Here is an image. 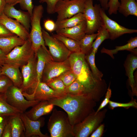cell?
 Here are the masks:
<instances>
[{"label":"cell","mask_w":137,"mask_h":137,"mask_svg":"<svg viewBox=\"0 0 137 137\" xmlns=\"http://www.w3.org/2000/svg\"><path fill=\"white\" fill-rule=\"evenodd\" d=\"M85 55L81 52L72 53L68 58L71 69L83 87L85 94L98 101L105 93L107 84L104 80H99L94 77Z\"/></svg>","instance_id":"1"},{"label":"cell","mask_w":137,"mask_h":137,"mask_svg":"<svg viewBox=\"0 0 137 137\" xmlns=\"http://www.w3.org/2000/svg\"><path fill=\"white\" fill-rule=\"evenodd\" d=\"M48 101L66 112L73 126L81 122L94 111V108L96 105V102L92 98L85 95L66 94L62 97Z\"/></svg>","instance_id":"2"},{"label":"cell","mask_w":137,"mask_h":137,"mask_svg":"<svg viewBox=\"0 0 137 137\" xmlns=\"http://www.w3.org/2000/svg\"><path fill=\"white\" fill-rule=\"evenodd\" d=\"M73 128L66 113L53 109L47 123L51 137H74Z\"/></svg>","instance_id":"3"},{"label":"cell","mask_w":137,"mask_h":137,"mask_svg":"<svg viewBox=\"0 0 137 137\" xmlns=\"http://www.w3.org/2000/svg\"><path fill=\"white\" fill-rule=\"evenodd\" d=\"M106 109L97 113L94 111L90 113L81 122L73 126L75 137H88L101 124L106 116Z\"/></svg>","instance_id":"4"},{"label":"cell","mask_w":137,"mask_h":137,"mask_svg":"<svg viewBox=\"0 0 137 137\" xmlns=\"http://www.w3.org/2000/svg\"><path fill=\"white\" fill-rule=\"evenodd\" d=\"M43 12L44 9L42 5L36 6L34 7L31 17V29L29 32V39L36 54L41 46L49 52L45 45L41 25V21L43 17Z\"/></svg>","instance_id":"5"},{"label":"cell","mask_w":137,"mask_h":137,"mask_svg":"<svg viewBox=\"0 0 137 137\" xmlns=\"http://www.w3.org/2000/svg\"><path fill=\"white\" fill-rule=\"evenodd\" d=\"M35 54L29 38L23 44L16 47L5 55V63L21 68L26 64Z\"/></svg>","instance_id":"6"},{"label":"cell","mask_w":137,"mask_h":137,"mask_svg":"<svg viewBox=\"0 0 137 137\" xmlns=\"http://www.w3.org/2000/svg\"><path fill=\"white\" fill-rule=\"evenodd\" d=\"M22 94L26 99L40 101H48L63 96L64 94L58 92L50 87L47 84L41 81L38 82L33 87Z\"/></svg>","instance_id":"7"},{"label":"cell","mask_w":137,"mask_h":137,"mask_svg":"<svg viewBox=\"0 0 137 137\" xmlns=\"http://www.w3.org/2000/svg\"><path fill=\"white\" fill-rule=\"evenodd\" d=\"M99 4L93 5V0H86L83 14L86 25L87 34L95 33L102 25Z\"/></svg>","instance_id":"8"},{"label":"cell","mask_w":137,"mask_h":137,"mask_svg":"<svg viewBox=\"0 0 137 137\" xmlns=\"http://www.w3.org/2000/svg\"><path fill=\"white\" fill-rule=\"evenodd\" d=\"M42 32L45 45L48 47L53 60L61 62L67 59L72 53L63 43L52 36H50L43 29Z\"/></svg>","instance_id":"9"},{"label":"cell","mask_w":137,"mask_h":137,"mask_svg":"<svg viewBox=\"0 0 137 137\" xmlns=\"http://www.w3.org/2000/svg\"><path fill=\"white\" fill-rule=\"evenodd\" d=\"M86 0H61L56 4L54 13L57 14V20L70 18L83 13Z\"/></svg>","instance_id":"10"},{"label":"cell","mask_w":137,"mask_h":137,"mask_svg":"<svg viewBox=\"0 0 137 137\" xmlns=\"http://www.w3.org/2000/svg\"><path fill=\"white\" fill-rule=\"evenodd\" d=\"M6 99L11 106L21 113H24L27 109L39 103L38 100L31 101L25 98L22 89L13 85L5 93Z\"/></svg>","instance_id":"11"},{"label":"cell","mask_w":137,"mask_h":137,"mask_svg":"<svg viewBox=\"0 0 137 137\" xmlns=\"http://www.w3.org/2000/svg\"><path fill=\"white\" fill-rule=\"evenodd\" d=\"M37 57L35 54L21 68L23 82L21 89L26 91L38 82L37 70Z\"/></svg>","instance_id":"12"},{"label":"cell","mask_w":137,"mask_h":137,"mask_svg":"<svg viewBox=\"0 0 137 137\" xmlns=\"http://www.w3.org/2000/svg\"><path fill=\"white\" fill-rule=\"evenodd\" d=\"M105 10L101 7L100 9L102 25L107 31L109 39L114 40L125 34L136 33L137 30L127 28L123 27L109 18L106 14Z\"/></svg>","instance_id":"13"},{"label":"cell","mask_w":137,"mask_h":137,"mask_svg":"<svg viewBox=\"0 0 137 137\" xmlns=\"http://www.w3.org/2000/svg\"><path fill=\"white\" fill-rule=\"evenodd\" d=\"M71 69L68 58L61 62L49 61L45 66L41 81L46 83L51 79L59 77L64 72Z\"/></svg>","instance_id":"14"},{"label":"cell","mask_w":137,"mask_h":137,"mask_svg":"<svg viewBox=\"0 0 137 137\" xmlns=\"http://www.w3.org/2000/svg\"><path fill=\"white\" fill-rule=\"evenodd\" d=\"M20 115L25 128V137L49 136L42 133L40 130V128L44 124L43 118L40 117L37 120L33 121L29 118L24 113H20Z\"/></svg>","instance_id":"15"},{"label":"cell","mask_w":137,"mask_h":137,"mask_svg":"<svg viewBox=\"0 0 137 137\" xmlns=\"http://www.w3.org/2000/svg\"><path fill=\"white\" fill-rule=\"evenodd\" d=\"M0 23L9 31L25 41L29 38V32L19 22L6 16L3 12L0 15Z\"/></svg>","instance_id":"16"},{"label":"cell","mask_w":137,"mask_h":137,"mask_svg":"<svg viewBox=\"0 0 137 137\" xmlns=\"http://www.w3.org/2000/svg\"><path fill=\"white\" fill-rule=\"evenodd\" d=\"M14 6L6 4L3 13L7 17L14 19L19 22L29 32L31 28V16L27 12L17 10Z\"/></svg>","instance_id":"17"},{"label":"cell","mask_w":137,"mask_h":137,"mask_svg":"<svg viewBox=\"0 0 137 137\" xmlns=\"http://www.w3.org/2000/svg\"><path fill=\"white\" fill-rule=\"evenodd\" d=\"M54 106L47 101H41L24 113L31 120H37L42 116L50 113L53 110Z\"/></svg>","instance_id":"18"},{"label":"cell","mask_w":137,"mask_h":137,"mask_svg":"<svg viewBox=\"0 0 137 137\" xmlns=\"http://www.w3.org/2000/svg\"><path fill=\"white\" fill-rule=\"evenodd\" d=\"M57 34L79 41L86 33V25L84 21L75 26L56 31Z\"/></svg>","instance_id":"19"},{"label":"cell","mask_w":137,"mask_h":137,"mask_svg":"<svg viewBox=\"0 0 137 137\" xmlns=\"http://www.w3.org/2000/svg\"><path fill=\"white\" fill-rule=\"evenodd\" d=\"M1 67L2 75L7 77L12 81L13 85L21 88L23 78L19 67L6 63Z\"/></svg>","instance_id":"20"},{"label":"cell","mask_w":137,"mask_h":137,"mask_svg":"<svg viewBox=\"0 0 137 137\" xmlns=\"http://www.w3.org/2000/svg\"><path fill=\"white\" fill-rule=\"evenodd\" d=\"M124 66L126 74L128 77L130 84L132 90V93L136 94L137 91L133 73L137 68V56L133 54L128 55L125 62Z\"/></svg>","instance_id":"21"},{"label":"cell","mask_w":137,"mask_h":137,"mask_svg":"<svg viewBox=\"0 0 137 137\" xmlns=\"http://www.w3.org/2000/svg\"><path fill=\"white\" fill-rule=\"evenodd\" d=\"M25 41L16 35L0 37V49L6 55L16 47L23 44Z\"/></svg>","instance_id":"22"},{"label":"cell","mask_w":137,"mask_h":137,"mask_svg":"<svg viewBox=\"0 0 137 137\" xmlns=\"http://www.w3.org/2000/svg\"><path fill=\"white\" fill-rule=\"evenodd\" d=\"M36 55L37 57V70L39 82L41 81L43 72L46 63L53 60L50 53L42 46L38 49Z\"/></svg>","instance_id":"23"},{"label":"cell","mask_w":137,"mask_h":137,"mask_svg":"<svg viewBox=\"0 0 137 137\" xmlns=\"http://www.w3.org/2000/svg\"><path fill=\"white\" fill-rule=\"evenodd\" d=\"M20 113L7 117L8 122L12 130V137H25V128Z\"/></svg>","instance_id":"24"},{"label":"cell","mask_w":137,"mask_h":137,"mask_svg":"<svg viewBox=\"0 0 137 137\" xmlns=\"http://www.w3.org/2000/svg\"><path fill=\"white\" fill-rule=\"evenodd\" d=\"M84 21H85V19L83 13H78L70 18L56 20L55 31L73 27Z\"/></svg>","instance_id":"25"},{"label":"cell","mask_w":137,"mask_h":137,"mask_svg":"<svg viewBox=\"0 0 137 137\" xmlns=\"http://www.w3.org/2000/svg\"><path fill=\"white\" fill-rule=\"evenodd\" d=\"M118 10L125 17L129 15L137 16V3L135 0H120Z\"/></svg>","instance_id":"26"},{"label":"cell","mask_w":137,"mask_h":137,"mask_svg":"<svg viewBox=\"0 0 137 137\" xmlns=\"http://www.w3.org/2000/svg\"><path fill=\"white\" fill-rule=\"evenodd\" d=\"M137 47V37L131 38L128 42V43L123 46H115L113 49H109L103 47L101 49V53H105L110 56L112 58L114 59L113 54H116L120 51L126 50L131 51Z\"/></svg>","instance_id":"27"},{"label":"cell","mask_w":137,"mask_h":137,"mask_svg":"<svg viewBox=\"0 0 137 137\" xmlns=\"http://www.w3.org/2000/svg\"><path fill=\"white\" fill-rule=\"evenodd\" d=\"M97 35V33L86 34L79 41L81 53L86 55L91 52L93 41Z\"/></svg>","instance_id":"28"},{"label":"cell","mask_w":137,"mask_h":137,"mask_svg":"<svg viewBox=\"0 0 137 137\" xmlns=\"http://www.w3.org/2000/svg\"><path fill=\"white\" fill-rule=\"evenodd\" d=\"M52 36L62 42L72 53L81 52L79 41L57 33Z\"/></svg>","instance_id":"29"},{"label":"cell","mask_w":137,"mask_h":137,"mask_svg":"<svg viewBox=\"0 0 137 137\" xmlns=\"http://www.w3.org/2000/svg\"><path fill=\"white\" fill-rule=\"evenodd\" d=\"M21 112L12 107L7 102L5 93H0V116H8Z\"/></svg>","instance_id":"30"},{"label":"cell","mask_w":137,"mask_h":137,"mask_svg":"<svg viewBox=\"0 0 137 137\" xmlns=\"http://www.w3.org/2000/svg\"><path fill=\"white\" fill-rule=\"evenodd\" d=\"M96 53L92 50L90 53L85 55V58L94 77L97 79L101 80L102 79L103 74L96 65L95 61Z\"/></svg>","instance_id":"31"},{"label":"cell","mask_w":137,"mask_h":137,"mask_svg":"<svg viewBox=\"0 0 137 137\" xmlns=\"http://www.w3.org/2000/svg\"><path fill=\"white\" fill-rule=\"evenodd\" d=\"M97 35L93 42L92 50L96 53L99 46L105 40L109 39L108 33L105 27L102 25L97 31Z\"/></svg>","instance_id":"32"},{"label":"cell","mask_w":137,"mask_h":137,"mask_svg":"<svg viewBox=\"0 0 137 137\" xmlns=\"http://www.w3.org/2000/svg\"><path fill=\"white\" fill-rule=\"evenodd\" d=\"M46 83L55 91L63 94H66L65 91L66 87L58 77L51 79Z\"/></svg>","instance_id":"33"},{"label":"cell","mask_w":137,"mask_h":137,"mask_svg":"<svg viewBox=\"0 0 137 137\" xmlns=\"http://www.w3.org/2000/svg\"><path fill=\"white\" fill-rule=\"evenodd\" d=\"M58 77L62 81L66 87L70 85L76 79L75 75L71 69L64 72Z\"/></svg>","instance_id":"34"},{"label":"cell","mask_w":137,"mask_h":137,"mask_svg":"<svg viewBox=\"0 0 137 137\" xmlns=\"http://www.w3.org/2000/svg\"><path fill=\"white\" fill-rule=\"evenodd\" d=\"M109 108L112 110L117 107H123L128 109L130 107L137 108V103L135 100H132L127 103H121L110 100L109 103Z\"/></svg>","instance_id":"35"},{"label":"cell","mask_w":137,"mask_h":137,"mask_svg":"<svg viewBox=\"0 0 137 137\" xmlns=\"http://www.w3.org/2000/svg\"><path fill=\"white\" fill-rule=\"evenodd\" d=\"M13 85L12 82L7 77L4 75L0 76V93H5Z\"/></svg>","instance_id":"36"},{"label":"cell","mask_w":137,"mask_h":137,"mask_svg":"<svg viewBox=\"0 0 137 137\" xmlns=\"http://www.w3.org/2000/svg\"><path fill=\"white\" fill-rule=\"evenodd\" d=\"M19 3L22 9L27 11L31 16H32L34 7L32 0H20Z\"/></svg>","instance_id":"37"},{"label":"cell","mask_w":137,"mask_h":137,"mask_svg":"<svg viewBox=\"0 0 137 137\" xmlns=\"http://www.w3.org/2000/svg\"><path fill=\"white\" fill-rule=\"evenodd\" d=\"M120 4L118 0H109L108 4L109 15L116 14Z\"/></svg>","instance_id":"38"},{"label":"cell","mask_w":137,"mask_h":137,"mask_svg":"<svg viewBox=\"0 0 137 137\" xmlns=\"http://www.w3.org/2000/svg\"><path fill=\"white\" fill-rule=\"evenodd\" d=\"M61 0H39L40 3H45L47 4V12L49 14L54 13V10L57 3Z\"/></svg>","instance_id":"39"},{"label":"cell","mask_w":137,"mask_h":137,"mask_svg":"<svg viewBox=\"0 0 137 137\" xmlns=\"http://www.w3.org/2000/svg\"><path fill=\"white\" fill-rule=\"evenodd\" d=\"M112 91L109 85L106 93L105 98L101 103L97 111H95L96 113L102 109L109 103Z\"/></svg>","instance_id":"40"},{"label":"cell","mask_w":137,"mask_h":137,"mask_svg":"<svg viewBox=\"0 0 137 137\" xmlns=\"http://www.w3.org/2000/svg\"><path fill=\"white\" fill-rule=\"evenodd\" d=\"M43 25L45 29L48 32H51L55 30V22L51 19H48L44 20Z\"/></svg>","instance_id":"41"},{"label":"cell","mask_w":137,"mask_h":137,"mask_svg":"<svg viewBox=\"0 0 137 137\" xmlns=\"http://www.w3.org/2000/svg\"><path fill=\"white\" fill-rule=\"evenodd\" d=\"M105 126L104 124H101L91 134V137H100L104 132Z\"/></svg>","instance_id":"42"},{"label":"cell","mask_w":137,"mask_h":137,"mask_svg":"<svg viewBox=\"0 0 137 137\" xmlns=\"http://www.w3.org/2000/svg\"><path fill=\"white\" fill-rule=\"evenodd\" d=\"M12 136L11 128L7 122L3 129L2 137H12Z\"/></svg>","instance_id":"43"},{"label":"cell","mask_w":137,"mask_h":137,"mask_svg":"<svg viewBox=\"0 0 137 137\" xmlns=\"http://www.w3.org/2000/svg\"><path fill=\"white\" fill-rule=\"evenodd\" d=\"M16 35L9 31L2 24L0 23V37Z\"/></svg>","instance_id":"44"},{"label":"cell","mask_w":137,"mask_h":137,"mask_svg":"<svg viewBox=\"0 0 137 137\" xmlns=\"http://www.w3.org/2000/svg\"><path fill=\"white\" fill-rule=\"evenodd\" d=\"M7 117L0 116V137H2L3 129L7 122Z\"/></svg>","instance_id":"45"},{"label":"cell","mask_w":137,"mask_h":137,"mask_svg":"<svg viewBox=\"0 0 137 137\" xmlns=\"http://www.w3.org/2000/svg\"><path fill=\"white\" fill-rule=\"evenodd\" d=\"M101 7L105 10L108 9V4L109 0H98Z\"/></svg>","instance_id":"46"},{"label":"cell","mask_w":137,"mask_h":137,"mask_svg":"<svg viewBox=\"0 0 137 137\" xmlns=\"http://www.w3.org/2000/svg\"><path fill=\"white\" fill-rule=\"evenodd\" d=\"M5 55L0 49V67H1L5 63Z\"/></svg>","instance_id":"47"},{"label":"cell","mask_w":137,"mask_h":137,"mask_svg":"<svg viewBox=\"0 0 137 137\" xmlns=\"http://www.w3.org/2000/svg\"><path fill=\"white\" fill-rule=\"evenodd\" d=\"M6 4L5 0H0V15L3 12Z\"/></svg>","instance_id":"48"},{"label":"cell","mask_w":137,"mask_h":137,"mask_svg":"<svg viewBox=\"0 0 137 137\" xmlns=\"http://www.w3.org/2000/svg\"><path fill=\"white\" fill-rule=\"evenodd\" d=\"M20 0H5L6 4L13 6L19 3Z\"/></svg>","instance_id":"49"},{"label":"cell","mask_w":137,"mask_h":137,"mask_svg":"<svg viewBox=\"0 0 137 137\" xmlns=\"http://www.w3.org/2000/svg\"><path fill=\"white\" fill-rule=\"evenodd\" d=\"M1 67H0V76L2 75Z\"/></svg>","instance_id":"50"},{"label":"cell","mask_w":137,"mask_h":137,"mask_svg":"<svg viewBox=\"0 0 137 137\" xmlns=\"http://www.w3.org/2000/svg\"><path fill=\"white\" fill-rule=\"evenodd\" d=\"M136 0V1H137V0Z\"/></svg>","instance_id":"51"}]
</instances>
